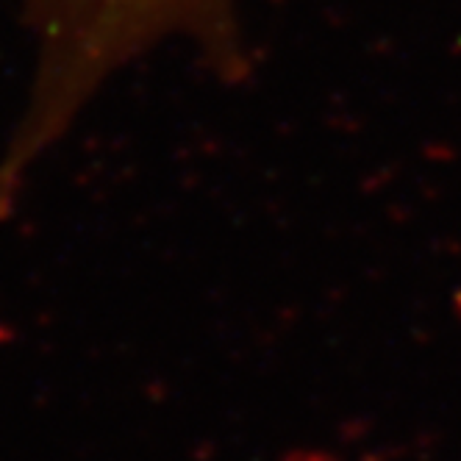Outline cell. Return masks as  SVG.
I'll return each instance as SVG.
<instances>
[{"label":"cell","mask_w":461,"mask_h":461,"mask_svg":"<svg viewBox=\"0 0 461 461\" xmlns=\"http://www.w3.org/2000/svg\"><path fill=\"white\" fill-rule=\"evenodd\" d=\"M37 37L25 112L0 156V220L17 212L28 178L61 145L112 76L156 45L186 40L209 68L237 81L248 70L237 0H23Z\"/></svg>","instance_id":"6da1fadb"}]
</instances>
